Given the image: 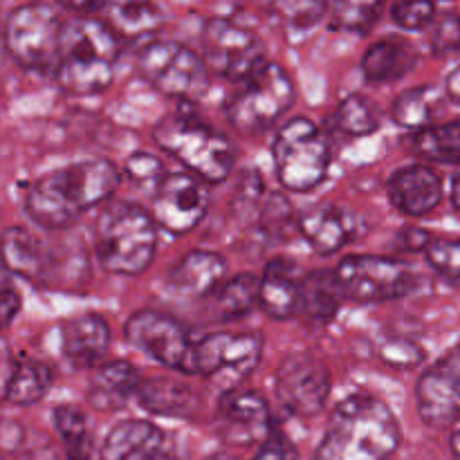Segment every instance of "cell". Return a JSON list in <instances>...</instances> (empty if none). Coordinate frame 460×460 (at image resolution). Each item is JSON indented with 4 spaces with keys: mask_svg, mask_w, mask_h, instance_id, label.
Returning <instances> with one entry per match:
<instances>
[{
    "mask_svg": "<svg viewBox=\"0 0 460 460\" xmlns=\"http://www.w3.org/2000/svg\"><path fill=\"white\" fill-rule=\"evenodd\" d=\"M119 171L108 160H81L40 175L25 196L31 223L45 232H67L85 211L103 205L119 187Z\"/></svg>",
    "mask_w": 460,
    "mask_h": 460,
    "instance_id": "1",
    "label": "cell"
},
{
    "mask_svg": "<svg viewBox=\"0 0 460 460\" xmlns=\"http://www.w3.org/2000/svg\"><path fill=\"white\" fill-rule=\"evenodd\" d=\"M54 234L57 236H40L27 227L4 229L0 234L3 270L43 290H84L90 279V261L84 241L66 232Z\"/></svg>",
    "mask_w": 460,
    "mask_h": 460,
    "instance_id": "2",
    "label": "cell"
},
{
    "mask_svg": "<svg viewBox=\"0 0 460 460\" xmlns=\"http://www.w3.org/2000/svg\"><path fill=\"white\" fill-rule=\"evenodd\" d=\"M402 443L394 409L377 395L350 394L332 409L314 460H389Z\"/></svg>",
    "mask_w": 460,
    "mask_h": 460,
    "instance_id": "3",
    "label": "cell"
},
{
    "mask_svg": "<svg viewBox=\"0 0 460 460\" xmlns=\"http://www.w3.org/2000/svg\"><path fill=\"white\" fill-rule=\"evenodd\" d=\"M119 52V36L106 21L94 16L70 18L63 22L58 39L54 76L61 90L70 94H99L115 81Z\"/></svg>",
    "mask_w": 460,
    "mask_h": 460,
    "instance_id": "4",
    "label": "cell"
},
{
    "mask_svg": "<svg viewBox=\"0 0 460 460\" xmlns=\"http://www.w3.org/2000/svg\"><path fill=\"white\" fill-rule=\"evenodd\" d=\"M94 252L106 272L139 277L155 261V220L135 202H112L94 223Z\"/></svg>",
    "mask_w": 460,
    "mask_h": 460,
    "instance_id": "5",
    "label": "cell"
},
{
    "mask_svg": "<svg viewBox=\"0 0 460 460\" xmlns=\"http://www.w3.org/2000/svg\"><path fill=\"white\" fill-rule=\"evenodd\" d=\"M155 142L180 162L187 173L205 184H220L229 178L236 162V148L223 130L189 115H169L157 121Z\"/></svg>",
    "mask_w": 460,
    "mask_h": 460,
    "instance_id": "6",
    "label": "cell"
},
{
    "mask_svg": "<svg viewBox=\"0 0 460 460\" xmlns=\"http://www.w3.org/2000/svg\"><path fill=\"white\" fill-rule=\"evenodd\" d=\"M272 157L279 182L295 193L317 189L331 169V146L317 124L305 117H292L279 128Z\"/></svg>",
    "mask_w": 460,
    "mask_h": 460,
    "instance_id": "7",
    "label": "cell"
},
{
    "mask_svg": "<svg viewBox=\"0 0 460 460\" xmlns=\"http://www.w3.org/2000/svg\"><path fill=\"white\" fill-rule=\"evenodd\" d=\"M296 99V88L286 67L265 63L227 102V119L241 133H263L283 119Z\"/></svg>",
    "mask_w": 460,
    "mask_h": 460,
    "instance_id": "8",
    "label": "cell"
},
{
    "mask_svg": "<svg viewBox=\"0 0 460 460\" xmlns=\"http://www.w3.org/2000/svg\"><path fill=\"white\" fill-rule=\"evenodd\" d=\"M344 299L355 304H385L416 292L420 277L402 259L350 254L335 268Z\"/></svg>",
    "mask_w": 460,
    "mask_h": 460,
    "instance_id": "9",
    "label": "cell"
},
{
    "mask_svg": "<svg viewBox=\"0 0 460 460\" xmlns=\"http://www.w3.org/2000/svg\"><path fill=\"white\" fill-rule=\"evenodd\" d=\"M137 67L139 75L166 97L196 102L209 90V70L202 57L178 40H151L144 45Z\"/></svg>",
    "mask_w": 460,
    "mask_h": 460,
    "instance_id": "10",
    "label": "cell"
},
{
    "mask_svg": "<svg viewBox=\"0 0 460 460\" xmlns=\"http://www.w3.org/2000/svg\"><path fill=\"white\" fill-rule=\"evenodd\" d=\"M63 22L66 21L54 4H21L9 13L3 27L4 52L27 70H54Z\"/></svg>",
    "mask_w": 460,
    "mask_h": 460,
    "instance_id": "11",
    "label": "cell"
},
{
    "mask_svg": "<svg viewBox=\"0 0 460 460\" xmlns=\"http://www.w3.org/2000/svg\"><path fill=\"white\" fill-rule=\"evenodd\" d=\"M124 335L133 349L148 355L160 367L182 376H196V341L173 314L137 310L126 322Z\"/></svg>",
    "mask_w": 460,
    "mask_h": 460,
    "instance_id": "12",
    "label": "cell"
},
{
    "mask_svg": "<svg viewBox=\"0 0 460 460\" xmlns=\"http://www.w3.org/2000/svg\"><path fill=\"white\" fill-rule=\"evenodd\" d=\"M263 358L259 332H211L196 341V376H205L227 394L238 389Z\"/></svg>",
    "mask_w": 460,
    "mask_h": 460,
    "instance_id": "13",
    "label": "cell"
},
{
    "mask_svg": "<svg viewBox=\"0 0 460 460\" xmlns=\"http://www.w3.org/2000/svg\"><path fill=\"white\" fill-rule=\"evenodd\" d=\"M202 48L209 75L229 81H247L265 63V45L247 27L229 18H211L202 30Z\"/></svg>",
    "mask_w": 460,
    "mask_h": 460,
    "instance_id": "14",
    "label": "cell"
},
{
    "mask_svg": "<svg viewBox=\"0 0 460 460\" xmlns=\"http://www.w3.org/2000/svg\"><path fill=\"white\" fill-rule=\"evenodd\" d=\"M331 371L313 353H292L281 362L274 380L279 402L295 416H317L331 395Z\"/></svg>",
    "mask_w": 460,
    "mask_h": 460,
    "instance_id": "15",
    "label": "cell"
},
{
    "mask_svg": "<svg viewBox=\"0 0 460 460\" xmlns=\"http://www.w3.org/2000/svg\"><path fill=\"white\" fill-rule=\"evenodd\" d=\"M209 205V184L191 173H171L157 184L151 218L164 232L184 236L205 220Z\"/></svg>",
    "mask_w": 460,
    "mask_h": 460,
    "instance_id": "16",
    "label": "cell"
},
{
    "mask_svg": "<svg viewBox=\"0 0 460 460\" xmlns=\"http://www.w3.org/2000/svg\"><path fill=\"white\" fill-rule=\"evenodd\" d=\"M416 407L422 422L434 429L460 425V344L418 377Z\"/></svg>",
    "mask_w": 460,
    "mask_h": 460,
    "instance_id": "17",
    "label": "cell"
},
{
    "mask_svg": "<svg viewBox=\"0 0 460 460\" xmlns=\"http://www.w3.org/2000/svg\"><path fill=\"white\" fill-rule=\"evenodd\" d=\"M102 460H189L187 449L178 436L144 418L121 420L108 431L102 449Z\"/></svg>",
    "mask_w": 460,
    "mask_h": 460,
    "instance_id": "18",
    "label": "cell"
},
{
    "mask_svg": "<svg viewBox=\"0 0 460 460\" xmlns=\"http://www.w3.org/2000/svg\"><path fill=\"white\" fill-rule=\"evenodd\" d=\"M218 427L223 438L236 447L263 443L272 434L268 400L259 391H227L218 404Z\"/></svg>",
    "mask_w": 460,
    "mask_h": 460,
    "instance_id": "19",
    "label": "cell"
},
{
    "mask_svg": "<svg viewBox=\"0 0 460 460\" xmlns=\"http://www.w3.org/2000/svg\"><path fill=\"white\" fill-rule=\"evenodd\" d=\"M389 200L409 218H425L443 202V178L429 164H409L395 171L386 182Z\"/></svg>",
    "mask_w": 460,
    "mask_h": 460,
    "instance_id": "20",
    "label": "cell"
},
{
    "mask_svg": "<svg viewBox=\"0 0 460 460\" xmlns=\"http://www.w3.org/2000/svg\"><path fill=\"white\" fill-rule=\"evenodd\" d=\"M112 344L111 323L97 313L67 319L61 326V350L76 368H97L106 362Z\"/></svg>",
    "mask_w": 460,
    "mask_h": 460,
    "instance_id": "21",
    "label": "cell"
},
{
    "mask_svg": "<svg viewBox=\"0 0 460 460\" xmlns=\"http://www.w3.org/2000/svg\"><path fill=\"white\" fill-rule=\"evenodd\" d=\"M227 261L216 252L193 250L171 270L169 288L187 299H202L218 292L227 281Z\"/></svg>",
    "mask_w": 460,
    "mask_h": 460,
    "instance_id": "22",
    "label": "cell"
},
{
    "mask_svg": "<svg viewBox=\"0 0 460 460\" xmlns=\"http://www.w3.org/2000/svg\"><path fill=\"white\" fill-rule=\"evenodd\" d=\"M139 382V371L126 359L103 362L88 382V404L94 411H121L137 395Z\"/></svg>",
    "mask_w": 460,
    "mask_h": 460,
    "instance_id": "23",
    "label": "cell"
},
{
    "mask_svg": "<svg viewBox=\"0 0 460 460\" xmlns=\"http://www.w3.org/2000/svg\"><path fill=\"white\" fill-rule=\"evenodd\" d=\"M301 277L296 265L286 259H274L265 265L259 279V305L268 317L290 319L299 313Z\"/></svg>",
    "mask_w": 460,
    "mask_h": 460,
    "instance_id": "24",
    "label": "cell"
},
{
    "mask_svg": "<svg viewBox=\"0 0 460 460\" xmlns=\"http://www.w3.org/2000/svg\"><path fill=\"white\" fill-rule=\"evenodd\" d=\"M135 400L148 413L164 418H193L200 409V398L187 382L166 376L139 382Z\"/></svg>",
    "mask_w": 460,
    "mask_h": 460,
    "instance_id": "25",
    "label": "cell"
},
{
    "mask_svg": "<svg viewBox=\"0 0 460 460\" xmlns=\"http://www.w3.org/2000/svg\"><path fill=\"white\" fill-rule=\"evenodd\" d=\"M299 232L317 254L331 256L350 241V227L344 211L335 205H314L299 216Z\"/></svg>",
    "mask_w": 460,
    "mask_h": 460,
    "instance_id": "26",
    "label": "cell"
},
{
    "mask_svg": "<svg viewBox=\"0 0 460 460\" xmlns=\"http://www.w3.org/2000/svg\"><path fill=\"white\" fill-rule=\"evenodd\" d=\"M418 49L400 36H386L376 40L371 48L364 52L362 70L367 81L373 84H389L407 76L416 67Z\"/></svg>",
    "mask_w": 460,
    "mask_h": 460,
    "instance_id": "27",
    "label": "cell"
},
{
    "mask_svg": "<svg viewBox=\"0 0 460 460\" xmlns=\"http://www.w3.org/2000/svg\"><path fill=\"white\" fill-rule=\"evenodd\" d=\"M344 301L335 270H313L301 277L299 313L317 326H328L337 317Z\"/></svg>",
    "mask_w": 460,
    "mask_h": 460,
    "instance_id": "28",
    "label": "cell"
},
{
    "mask_svg": "<svg viewBox=\"0 0 460 460\" xmlns=\"http://www.w3.org/2000/svg\"><path fill=\"white\" fill-rule=\"evenodd\" d=\"M54 385V371L40 359H18L4 377L3 398L13 407L40 402Z\"/></svg>",
    "mask_w": 460,
    "mask_h": 460,
    "instance_id": "29",
    "label": "cell"
},
{
    "mask_svg": "<svg viewBox=\"0 0 460 460\" xmlns=\"http://www.w3.org/2000/svg\"><path fill=\"white\" fill-rule=\"evenodd\" d=\"M443 112V93L436 85H416L398 94L391 106V119L411 133L425 130L436 124V117Z\"/></svg>",
    "mask_w": 460,
    "mask_h": 460,
    "instance_id": "30",
    "label": "cell"
},
{
    "mask_svg": "<svg viewBox=\"0 0 460 460\" xmlns=\"http://www.w3.org/2000/svg\"><path fill=\"white\" fill-rule=\"evenodd\" d=\"M407 146L413 155L425 162L460 166V117L411 133Z\"/></svg>",
    "mask_w": 460,
    "mask_h": 460,
    "instance_id": "31",
    "label": "cell"
},
{
    "mask_svg": "<svg viewBox=\"0 0 460 460\" xmlns=\"http://www.w3.org/2000/svg\"><path fill=\"white\" fill-rule=\"evenodd\" d=\"M52 420L58 438L66 447L67 460H102L84 409L75 407V404H58L52 411Z\"/></svg>",
    "mask_w": 460,
    "mask_h": 460,
    "instance_id": "32",
    "label": "cell"
},
{
    "mask_svg": "<svg viewBox=\"0 0 460 460\" xmlns=\"http://www.w3.org/2000/svg\"><path fill=\"white\" fill-rule=\"evenodd\" d=\"M106 12L108 25L126 39L155 34L164 25V12L153 3H112L106 4Z\"/></svg>",
    "mask_w": 460,
    "mask_h": 460,
    "instance_id": "33",
    "label": "cell"
},
{
    "mask_svg": "<svg viewBox=\"0 0 460 460\" xmlns=\"http://www.w3.org/2000/svg\"><path fill=\"white\" fill-rule=\"evenodd\" d=\"M218 310L223 319H241L259 305V277L254 274H236L227 279L216 292Z\"/></svg>",
    "mask_w": 460,
    "mask_h": 460,
    "instance_id": "34",
    "label": "cell"
},
{
    "mask_svg": "<svg viewBox=\"0 0 460 460\" xmlns=\"http://www.w3.org/2000/svg\"><path fill=\"white\" fill-rule=\"evenodd\" d=\"M337 128L350 137H367L380 128L376 106L362 94H349L344 102L337 106L335 112Z\"/></svg>",
    "mask_w": 460,
    "mask_h": 460,
    "instance_id": "35",
    "label": "cell"
},
{
    "mask_svg": "<svg viewBox=\"0 0 460 460\" xmlns=\"http://www.w3.org/2000/svg\"><path fill=\"white\" fill-rule=\"evenodd\" d=\"M382 3H337L332 7V27L353 34H368L380 21Z\"/></svg>",
    "mask_w": 460,
    "mask_h": 460,
    "instance_id": "36",
    "label": "cell"
},
{
    "mask_svg": "<svg viewBox=\"0 0 460 460\" xmlns=\"http://www.w3.org/2000/svg\"><path fill=\"white\" fill-rule=\"evenodd\" d=\"M425 256L438 277L460 286V238H431Z\"/></svg>",
    "mask_w": 460,
    "mask_h": 460,
    "instance_id": "37",
    "label": "cell"
},
{
    "mask_svg": "<svg viewBox=\"0 0 460 460\" xmlns=\"http://www.w3.org/2000/svg\"><path fill=\"white\" fill-rule=\"evenodd\" d=\"M429 49L436 57L460 52V13L454 9L436 13L429 31Z\"/></svg>",
    "mask_w": 460,
    "mask_h": 460,
    "instance_id": "38",
    "label": "cell"
},
{
    "mask_svg": "<svg viewBox=\"0 0 460 460\" xmlns=\"http://www.w3.org/2000/svg\"><path fill=\"white\" fill-rule=\"evenodd\" d=\"M438 7L427 0H418V3H395L391 4V18L398 27L404 31H420L434 22Z\"/></svg>",
    "mask_w": 460,
    "mask_h": 460,
    "instance_id": "39",
    "label": "cell"
},
{
    "mask_svg": "<svg viewBox=\"0 0 460 460\" xmlns=\"http://www.w3.org/2000/svg\"><path fill=\"white\" fill-rule=\"evenodd\" d=\"M126 175L139 187H153L162 182V162L151 153H135L126 160Z\"/></svg>",
    "mask_w": 460,
    "mask_h": 460,
    "instance_id": "40",
    "label": "cell"
},
{
    "mask_svg": "<svg viewBox=\"0 0 460 460\" xmlns=\"http://www.w3.org/2000/svg\"><path fill=\"white\" fill-rule=\"evenodd\" d=\"M277 9L281 12V18L292 25L295 30H310L313 25H317L319 21L326 13L328 4L323 3H281L277 4Z\"/></svg>",
    "mask_w": 460,
    "mask_h": 460,
    "instance_id": "41",
    "label": "cell"
},
{
    "mask_svg": "<svg viewBox=\"0 0 460 460\" xmlns=\"http://www.w3.org/2000/svg\"><path fill=\"white\" fill-rule=\"evenodd\" d=\"M382 358H385L386 364L395 368H413L425 359V350L409 340H394L386 341Z\"/></svg>",
    "mask_w": 460,
    "mask_h": 460,
    "instance_id": "42",
    "label": "cell"
},
{
    "mask_svg": "<svg viewBox=\"0 0 460 460\" xmlns=\"http://www.w3.org/2000/svg\"><path fill=\"white\" fill-rule=\"evenodd\" d=\"M21 305L22 296L13 283L12 274L0 268V331L16 319V314L21 313Z\"/></svg>",
    "mask_w": 460,
    "mask_h": 460,
    "instance_id": "43",
    "label": "cell"
},
{
    "mask_svg": "<svg viewBox=\"0 0 460 460\" xmlns=\"http://www.w3.org/2000/svg\"><path fill=\"white\" fill-rule=\"evenodd\" d=\"M252 460H299V449L286 434L272 429V434L259 443Z\"/></svg>",
    "mask_w": 460,
    "mask_h": 460,
    "instance_id": "44",
    "label": "cell"
},
{
    "mask_svg": "<svg viewBox=\"0 0 460 460\" xmlns=\"http://www.w3.org/2000/svg\"><path fill=\"white\" fill-rule=\"evenodd\" d=\"M431 234L427 232V229H420V227H407L400 232L398 241L400 245H402L404 252H425V247L429 245L431 241Z\"/></svg>",
    "mask_w": 460,
    "mask_h": 460,
    "instance_id": "45",
    "label": "cell"
},
{
    "mask_svg": "<svg viewBox=\"0 0 460 460\" xmlns=\"http://www.w3.org/2000/svg\"><path fill=\"white\" fill-rule=\"evenodd\" d=\"M445 94L460 106V66H456L449 72L447 81H445Z\"/></svg>",
    "mask_w": 460,
    "mask_h": 460,
    "instance_id": "46",
    "label": "cell"
},
{
    "mask_svg": "<svg viewBox=\"0 0 460 460\" xmlns=\"http://www.w3.org/2000/svg\"><path fill=\"white\" fill-rule=\"evenodd\" d=\"M449 200H452V207L460 211V173L454 175L452 187H449Z\"/></svg>",
    "mask_w": 460,
    "mask_h": 460,
    "instance_id": "47",
    "label": "cell"
},
{
    "mask_svg": "<svg viewBox=\"0 0 460 460\" xmlns=\"http://www.w3.org/2000/svg\"><path fill=\"white\" fill-rule=\"evenodd\" d=\"M449 447H452L454 458L460 460V429H456L452 434V438H449Z\"/></svg>",
    "mask_w": 460,
    "mask_h": 460,
    "instance_id": "48",
    "label": "cell"
},
{
    "mask_svg": "<svg viewBox=\"0 0 460 460\" xmlns=\"http://www.w3.org/2000/svg\"><path fill=\"white\" fill-rule=\"evenodd\" d=\"M3 58H4V39H3V25H0V70H3Z\"/></svg>",
    "mask_w": 460,
    "mask_h": 460,
    "instance_id": "49",
    "label": "cell"
}]
</instances>
